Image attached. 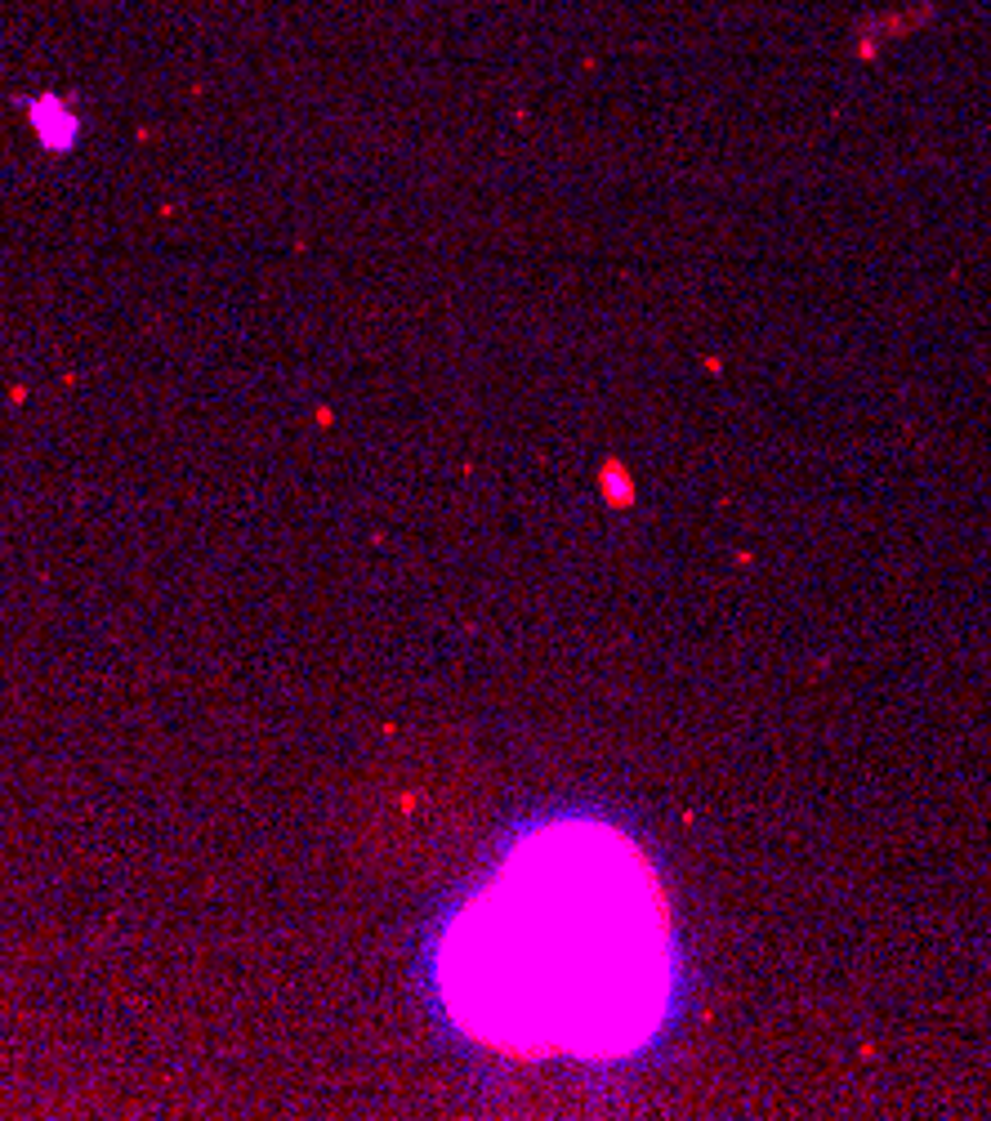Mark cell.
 Listing matches in <instances>:
<instances>
[{
	"label": "cell",
	"mask_w": 991,
	"mask_h": 1121,
	"mask_svg": "<svg viewBox=\"0 0 991 1121\" xmlns=\"http://www.w3.org/2000/svg\"><path fill=\"white\" fill-rule=\"evenodd\" d=\"M447 997L523 1050H630L661 1019L671 947L656 885L607 832L528 840L447 938Z\"/></svg>",
	"instance_id": "obj_1"
}]
</instances>
